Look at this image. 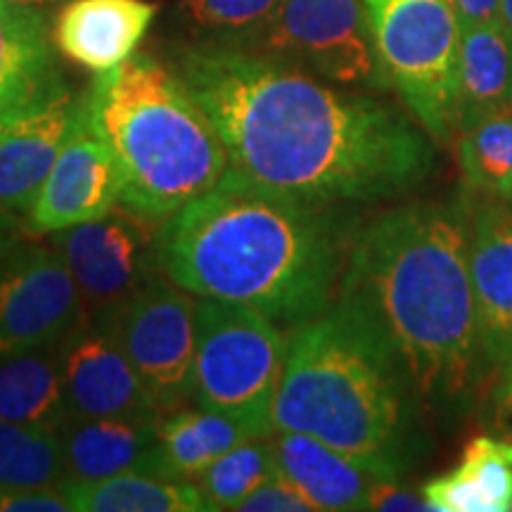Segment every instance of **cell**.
Here are the masks:
<instances>
[{"mask_svg": "<svg viewBox=\"0 0 512 512\" xmlns=\"http://www.w3.org/2000/svg\"><path fill=\"white\" fill-rule=\"evenodd\" d=\"M460 166L472 190L512 197V112L491 117L463 133Z\"/></svg>", "mask_w": 512, "mask_h": 512, "instance_id": "cell-27", "label": "cell"}, {"mask_svg": "<svg viewBox=\"0 0 512 512\" xmlns=\"http://www.w3.org/2000/svg\"><path fill=\"white\" fill-rule=\"evenodd\" d=\"M64 91L46 15L0 0V119L48 105Z\"/></svg>", "mask_w": 512, "mask_h": 512, "instance_id": "cell-16", "label": "cell"}, {"mask_svg": "<svg viewBox=\"0 0 512 512\" xmlns=\"http://www.w3.org/2000/svg\"><path fill=\"white\" fill-rule=\"evenodd\" d=\"M366 10L387 79L430 138L446 140L456 128L463 38L451 3L366 0Z\"/></svg>", "mask_w": 512, "mask_h": 512, "instance_id": "cell-7", "label": "cell"}, {"mask_svg": "<svg viewBox=\"0 0 512 512\" xmlns=\"http://www.w3.org/2000/svg\"><path fill=\"white\" fill-rule=\"evenodd\" d=\"M152 223L119 202L110 214L57 233L55 247L83 302L107 309L150 283V268L157 264Z\"/></svg>", "mask_w": 512, "mask_h": 512, "instance_id": "cell-11", "label": "cell"}, {"mask_svg": "<svg viewBox=\"0 0 512 512\" xmlns=\"http://www.w3.org/2000/svg\"><path fill=\"white\" fill-rule=\"evenodd\" d=\"M91 131L112 152L121 204L164 221L226 176V145L181 76L133 55L95 76L86 95Z\"/></svg>", "mask_w": 512, "mask_h": 512, "instance_id": "cell-5", "label": "cell"}, {"mask_svg": "<svg viewBox=\"0 0 512 512\" xmlns=\"http://www.w3.org/2000/svg\"><path fill=\"white\" fill-rule=\"evenodd\" d=\"M0 512H72L60 486L46 489H0Z\"/></svg>", "mask_w": 512, "mask_h": 512, "instance_id": "cell-30", "label": "cell"}, {"mask_svg": "<svg viewBox=\"0 0 512 512\" xmlns=\"http://www.w3.org/2000/svg\"><path fill=\"white\" fill-rule=\"evenodd\" d=\"M430 512H512V441L482 434L448 475L422 486Z\"/></svg>", "mask_w": 512, "mask_h": 512, "instance_id": "cell-21", "label": "cell"}, {"mask_svg": "<svg viewBox=\"0 0 512 512\" xmlns=\"http://www.w3.org/2000/svg\"><path fill=\"white\" fill-rule=\"evenodd\" d=\"M368 510L384 512H425L430 510L422 491H411L396 479H375L368 494Z\"/></svg>", "mask_w": 512, "mask_h": 512, "instance_id": "cell-31", "label": "cell"}, {"mask_svg": "<svg viewBox=\"0 0 512 512\" xmlns=\"http://www.w3.org/2000/svg\"><path fill=\"white\" fill-rule=\"evenodd\" d=\"M100 320L131 358L159 411H176L192 399L197 302L190 292L150 280L124 302L102 309Z\"/></svg>", "mask_w": 512, "mask_h": 512, "instance_id": "cell-8", "label": "cell"}, {"mask_svg": "<svg viewBox=\"0 0 512 512\" xmlns=\"http://www.w3.org/2000/svg\"><path fill=\"white\" fill-rule=\"evenodd\" d=\"M252 41L275 60L302 62L325 79L382 88L366 0H283Z\"/></svg>", "mask_w": 512, "mask_h": 512, "instance_id": "cell-9", "label": "cell"}, {"mask_svg": "<svg viewBox=\"0 0 512 512\" xmlns=\"http://www.w3.org/2000/svg\"><path fill=\"white\" fill-rule=\"evenodd\" d=\"M508 202H510V204H512V197H510V200H508Z\"/></svg>", "mask_w": 512, "mask_h": 512, "instance_id": "cell-36", "label": "cell"}, {"mask_svg": "<svg viewBox=\"0 0 512 512\" xmlns=\"http://www.w3.org/2000/svg\"><path fill=\"white\" fill-rule=\"evenodd\" d=\"M249 439H259V434L230 415L200 406L197 411H178L159 425L150 475L195 484L209 465Z\"/></svg>", "mask_w": 512, "mask_h": 512, "instance_id": "cell-22", "label": "cell"}, {"mask_svg": "<svg viewBox=\"0 0 512 512\" xmlns=\"http://www.w3.org/2000/svg\"><path fill=\"white\" fill-rule=\"evenodd\" d=\"M119 202L117 164L112 152L88 126L83 102L81 121L38 190L34 207L29 209L27 230L31 235H57L110 214Z\"/></svg>", "mask_w": 512, "mask_h": 512, "instance_id": "cell-13", "label": "cell"}, {"mask_svg": "<svg viewBox=\"0 0 512 512\" xmlns=\"http://www.w3.org/2000/svg\"><path fill=\"white\" fill-rule=\"evenodd\" d=\"M0 211H3V209H0Z\"/></svg>", "mask_w": 512, "mask_h": 512, "instance_id": "cell-37", "label": "cell"}, {"mask_svg": "<svg viewBox=\"0 0 512 512\" xmlns=\"http://www.w3.org/2000/svg\"><path fill=\"white\" fill-rule=\"evenodd\" d=\"M67 477L57 432L0 420V489H46Z\"/></svg>", "mask_w": 512, "mask_h": 512, "instance_id": "cell-25", "label": "cell"}, {"mask_svg": "<svg viewBox=\"0 0 512 512\" xmlns=\"http://www.w3.org/2000/svg\"><path fill=\"white\" fill-rule=\"evenodd\" d=\"M280 3L283 0H181V10L197 29L252 41Z\"/></svg>", "mask_w": 512, "mask_h": 512, "instance_id": "cell-28", "label": "cell"}, {"mask_svg": "<svg viewBox=\"0 0 512 512\" xmlns=\"http://www.w3.org/2000/svg\"><path fill=\"white\" fill-rule=\"evenodd\" d=\"M280 475L271 441L249 439L209 465L195 486L214 510H238L240 503L268 479Z\"/></svg>", "mask_w": 512, "mask_h": 512, "instance_id": "cell-26", "label": "cell"}, {"mask_svg": "<svg viewBox=\"0 0 512 512\" xmlns=\"http://www.w3.org/2000/svg\"><path fill=\"white\" fill-rule=\"evenodd\" d=\"M81 313L79 285L57 247L27 245L0 259V361L55 347Z\"/></svg>", "mask_w": 512, "mask_h": 512, "instance_id": "cell-10", "label": "cell"}, {"mask_svg": "<svg viewBox=\"0 0 512 512\" xmlns=\"http://www.w3.org/2000/svg\"><path fill=\"white\" fill-rule=\"evenodd\" d=\"M12 3H22V5H34V8H41V5H50V3H60V0H12Z\"/></svg>", "mask_w": 512, "mask_h": 512, "instance_id": "cell-35", "label": "cell"}, {"mask_svg": "<svg viewBox=\"0 0 512 512\" xmlns=\"http://www.w3.org/2000/svg\"><path fill=\"white\" fill-rule=\"evenodd\" d=\"M501 24L512 41V0H501Z\"/></svg>", "mask_w": 512, "mask_h": 512, "instance_id": "cell-34", "label": "cell"}, {"mask_svg": "<svg viewBox=\"0 0 512 512\" xmlns=\"http://www.w3.org/2000/svg\"><path fill=\"white\" fill-rule=\"evenodd\" d=\"M164 413L69 418L57 432L64 482H98L124 472H147L159 441Z\"/></svg>", "mask_w": 512, "mask_h": 512, "instance_id": "cell-17", "label": "cell"}, {"mask_svg": "<svg viewBox=\"0 0 512 512\" xmlns=\"http://www.w3.org/2000/svg\"><path fill=\"white\" fill-rule=\"evenodd\" d=\"M323 209L294 202L233 171L166 216L155 254L169 283L302 325L330 304L339 245Z\"/></svg>", "mask_w": 512, "mask_h": 512, "instance_id": "cell-3", "label": "cell"}, {"mask_svg": "<svg viewBox=\"0 0 512 512\" xmlns=\"http://www.w3.org/2000/svg\"><path fill=\"white\" fill-rule=\"evenodd\" d=\"M0 420L60 432L69 408L57 351L36 349L0 361Z\"/></svg>", "mask_w": 512, "mask_h": 512, "instance_id": "cell-23", "label": "cell"}, {"mask_svg": "<svg viewBox=\"0 0 512 512\" xmlns=\"http://www.w3.org/2000/svg\"><path fill=\"white\" fill-rule=\"evenodd\" d=\"M415 401L375 325L339 302L287 342L273 427L309 434L377 479H399L415 451Z\"/></svg>", "mask_w": 512, "mask_h": 512, "instance_id": "cell-4", "label": "cell"}, {"mask_svg": "<svg viewBox=\"0 0 512 512\" xmlns=\"http://www.w3.org/2000/svg\"><path fill=\"white\" fill-rule=\"evenodd\" d=\"M181 79L233 174L313 209L403 195L437 162L430 133L401 110L332 91L275 57L190 50Z\"/></svg>", "mask_w": 512, "mask_h": 512, "instance_id": "cell-1", "label": "cell"}, {"mask_svg": "<svg viewBox=\"0 0 512 512\" xmlns=\"http://www.w3.org/2000/svg\"><path fill=\"white\" fill-rule=\"evenodd\" d=\"M456 12L460 31L479 24L501 22V0H448Z\"/></svg>", "mask_w": 512, "mask_h": 512, "instance_id": "cell-33", "label": "cell"}, {"mask_svg": "<svg viewBox=\"0 0 512 512\" xmlns=\"http://www.w3.org/2000/svg\"><path fill=\"white\" fill-rule=\"evenodd\" d=\"M242 512H313L316 508L309 503L302 491L294 489L283 475H275L254 489L245 501L240 503Z\"/></svg>", "mask_w": 512, "mask_h": 512, "instance_id": "cell-29", "label": "cell"}, {"mask_svg": "<svg viewBox=\"0 0 512 512\" xmlns=\"http://www.w3.org/2000/svg\"><path fill=\"white\" fill-rule=\"evenodd\" d=\"M72 512H214L192 482L124 472L98 482H62Z\"/></svg>", "mask_w": 512, "mask_h": 512, "instance_id": "cell-24", "label": "cell"}, {"mask_svg": "<svg viewBox=\"0 0 512 512\" xmlns=\"http://www.w3.org/2000/svg\"><path fill=\"white\" fill-rule=\"evenodd\" d=\"M57 358L69 418L164 413L100 318L91 325L81 320L60 342Z\"/></svg>", "mask_w": 512, "mask_h": 512, "instance_id": "cell-12", "label": "cell"}, {"mask_svg": "<svg viewBox=\"0 0 512 512\" xmlns=\"http://www.w3.org/2000/svg\"><path fill=\"white\" fill-rule=\"evenodd\" d=\"M470 273L486 375L501 373L512 351V209L482 204L470 214Z\"/></svg>", "mask_w": 512, "mask_h": 512, "instance_id": "cell-15", "label": "cell"}, {"mask_svg": "<svg viewBox=\"0 0 512 512\" xmlns=\"http://www.w3.org/2000/svg\"><path fill=\"white\" fill-rule=\"evenodd\" d=\"M339 294L384 337L418 403L465 411L486 377L465 207L384 211L351 240Z\"/></svg>", "mask_w": 512, "mask_h": 512, "instance_id": "cell-2", "label": "cell"}, {"mask_svg": "<svg viewBox=\"0 0 512 512\" xmlns=\"http://www.w3.org/2000/svg\"><path fill=\"white\" fill-rule=\"evenodd\" d=\"M287 361L278 323L252 306L197 302L192 401L245 422L259 437L275 432L273 408Z\"/></svg>", "mask_w": 512, "mask_h": 512, "instance_id": "cell-6", "label": "cell"}, {"mask_svg": "<svg viewBox=\"0 0 512 512\" xmlns=\"http://www.w3.org/2000/svg\"><path fill=\"white\" fill-rule=\"evenodd\" d=\"M273 451L278 470L316 510H368L375 475L323 441L302 432L275 430Z\"/></svg>", "mask_w": 512, "mask_h": 512, "instance_id": "cell-19", "label": "cell"}, {"mask_svg": "<svg viewBox=\"0 0 512 512\" xmlns=\"http://www.w3.org/2000/svg\"><path fill=\"white\" fill-rule=\"evenodd\" d=\"M512 112V41L501 22L463 29L456 93V128Z\"/></svg>", "mask_w": 512, "mask_h": 512, "instance_id": "cell-20", "label": "cell"}, {"mask_svg": "<svg viewBox=\"0 0 512 512\" xmlns=\"http://www.w3.org/2000/svg\"><path fill=\"white\" fill-rule=\"evenodd\" d=\"M81 117L83 100L64 91L48 105L0 119V209L5 214H29Z\"/></svg>", "mask_w": 512, "mask_h": 512, "instance_id": "cell-14", "label": "cell"}, {"mask_svg": "<svg viewBox=\"0 0 512 512\" xmlns=\"http://www.w3.org/2000/svg\"><path fill=\"white\" fill-rule=\"evenodd\" d=\"M155 15L157 5L147 0H69L57 15L53 41L81 67L110 72L133 57Z\"/></svg>", "mask_w": 512, "mask_h": 512, "instance_id": "cell-18", "label": "cell"}, {"mask_svg": "<svg viewBox=\"0 0 512 512\" xmlns=\"http://www.w3.org/2000/svg\"><path fill=\"white\" fill-rule=\"evenodd\" d=\"M489 427L496 437L510 439L512 441V351L508 361L503 363L501 373L496 375L494 392H491L489 399Z\"/></svg>", "mask_w": 512, "mask_h": 512, "instance_id": "cell-32", "label": "cell"}]
</instances>
